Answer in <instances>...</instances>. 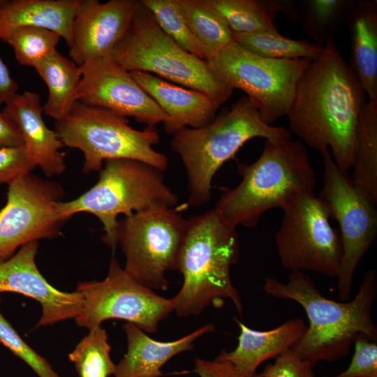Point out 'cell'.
Wrapping results in <instances>:
<instances>
[{
    "instance_id": "f546056e",
    "label": "cell",
    "mask_w": 377,
    "mask_h": 377,
    "mask_svg": "<svg viewBox=\"0 0 377 377\" xmlns=\"http://www.w3.org/2000/svg\"><path fill=\"white\" fill-rule=\"evenodd\" d=\"M111 346L101 326L89 330L87 335L68 355L79 377H108L114 375L116 364L110 357Z\"/></svg>"
},
{
    "instance_id": "f35d334b",
    "label": "cell",
    "mask_w": 377,
    "mask_h": 377,
    "mask_svg": "<svg viewBox=\"0 0 377 377\" xmlns=\"http://www.w3.org/2000/svg\"><path fill=\"white\" fill-rule=\"evenodd\" d=\"M18 85L0 57V105H4L17 93Z\"/></svg>"
},
{
    "instance_id": "5b68a950",
    "label": "cell",
    "mask_w": 377,
    "mask_h": 377,
    "mask_svg": "<svg viewBox=\"0 0 377 377\" xmlns=\"http://www.w3.org/2000/svg\"><path fill=\"white\" fill-rule=\"evenodd\" d=\"M291 135L283 127L265 124L246 96L208 124L184 128L174 134L170 147L179 156L186 170L187 205L202 206L210 200L215 174L247 141L255 138L291 139Z\"/></svg>"
},
{
    "instance_id": "8d00e7d4",
    "label": "cell",
    "mask_w": 377,
    "mask_h": 377,
    "mask_svg": "<svg viewBox=\"0 0 377 377\" xmlns=\"http://www.w3.org/2000/svg\"><path fill=\"white\" fill-rule=\"evenodd\" d=\"M193 371L200 377H257L256 373L248 372L228 361L216 358H196Z\"/></svg>"
},
{
    "instance_id": "484cf974",
    "label": "cell",
    "mask_w": 377,
    "mask_h": 377,
    "mask_svg": "<svg viewBox=\"0 0 377 377\" xmlns=\"http://www.w3.org/2000/svg\"><path fill=\"white\" fill-rule=\"evenodd\" d=\"M351 169L355 186L377 204V103H367L360 116Z\"/></svg>"
},
{
    "instance_id": "277c9868",
    "label": "cell",
    "mask_w": 377,
    "mask_h": 377,
    "mask_svg": "<svg viewBox=\"0 0 377 377\" xmlns=\"http://www.w3.org/2000/svg\"><path fill=\"white\" fill-rule=\"evenodd\" d=\"M240 183L226 190L215 209L224 221L236 228L256 227L265 213L283 209L302 191H314L316 175L309 153L300 140H266L253 163L238 164Z\"/></svg>"
},
{
    "instance_id": "7402d4cb",
    "label": "cell",
    "mask_w": 377,
    "mask_h": 377,
    "mask_svg": "<svg viewBox=\"0 0 377 377\" xmlns=\"http://www.w3.org/2000/svg\"><path fill=\"white\" fill-rule=\"evenodd\" d=\"M80 0H4L0 6V41L6 43L17 28L52 30L69 47L72 24Z\"/></svg>"
},
{
    "instance_id": "60d3db41",
    "label": "cell",
    "mask_w": 377,
    "mask_h": 377,
    "mask_svg": "<svg viewBox=\"0 0 377 377\" xmlns=\"http://www.w3.org/2000/svg\"><path fill=\"white\" fill-rule=\"evenodd\" d=\"M322 377H327V376H322Z\"/></svg>"
},
{
    "instance_id": "4316f807",
    "label": "cell",
    "mask_w": 377,
    "mask_h": 377,
    "mask_svg": "<svg viewBox=\"0 0 377 377\" xmlns=\"http://www.w3.org/2000/svg\"><path fill=\"white\" fill-rule=\"evenodd\" d=\"M355 0L294 1L293 20L320 46L334 40V35L344 22Z\"/></svg>"
},
{
    "instance_id": "9a60e30c",
    "label": "cell",
    "mask_w": 377,
    "mask_h": 377,
    "mask_svg": "<svg viewBox=\"0 0 377 377\" xmlns=\"http://www.w3.org/2000/svg\"><path fill=\"white\" fill-rule=\"evenodd\" d=\"M77 101L133 117L148 127L163 123L168 116L135 82L130 72L111 57L90 60L80 66Z\"/></svg>"
},
{
    "instance_id": "44dd1931",
    "label": "cell",
    "mask_w": 377,
    "mask_h": 377,
    "mask_svg": "<svg viewBox=\"0 0 377 377\" xmlns=\"http://www.w3.org/2000/svg\"><path fill=\"white\" fill-rule=\"evenodd\" d=\"M235 320L240 331L237 346L230 352L223 350L215 358L228 361L250 373H256L266 360L293 350L306 330L300 318H291L267 331L255 330L237 318Z\"/></svg>"
},
{
    "instance_id": "74e56055",
    "label": "cell",
    "mask_w": 377,
    "mask_h": 377,
    "mask_svg": "<svg viewBox=\"0 0 377 377\" xmlns=\"http://www.w3.org/2000/svg\"><path fill=\"white\" fill-rule=\"evenodd\" d=\"M24 145L22 135L13 121L0 110V147Z\"/></svg>"
},
{
    "instance_id": "4dcf8cb0",
    "label": "cell",
    "mask_w": 377,
    "mask_h": 377,
    "mask_svg": "<svg viewBox=\"0 0 377 377\" xmlns=\"http://www.w3.org/2000/svg\"><path fill=\"white\" fill-rule=\"evenodd\" d=\"M161 29L186 52L205 60L201 44L192 34L178 0H140Z\"/></svg>"
},
{
    "instance_id": "d4e9b609",
    "label": "cell",
    "mask_w": 377,
    "mask_h": 377,
    "mask_svg": "<svg viewBox=\"0 0 377 377\" xmlns=\"http://www.w3.org/2000/svg\"><path fill=\"white\" fill-rule=\"evenodd\" d=\"M225 20L232 34H279L275 20L279 13L287 17L290 1L279 0H208Z\"/></svg>"
},
{
    "instance_id": "b9f144b4",
    "label": "cell",
    "mask_w": 377,
    "mask_h": 377,
    "mask_svg": "<svg viewBox=\"0 0 377 377\" xmlns=\"http://www.w3.org/2000/svg\"><path fill=\"white\" fill-rule=\"evenodd\" d=\"M0 302H1V299H0Z\"/></svg>"
},
{
    "instance_id": "3957f363",
    "label": "cell",
    "mask_w": 377,
    "mask_h": 377,
    "mask_svg": "<svg viewBox=\"0 0 377 377\" xmlns=\"http://www.w3.org/2000/svg\"><path fill=\"white\" fill-rule=\"evenodd\" d=\"M187 221L176 266L183 283L171 299L174 311L182 318L196 316L211 304L221 307L228 299L242 315V301L230 277V268L239 258L236 228L215 208Z\"/></svg>"
},
{
    "instance_id": "603a6c76",
    "label": "cell",
    "mask_w": 377,
    "mask_h": 377,
    "mask_svg": "<svg viewBox=\"0 0 377 377\" xmlns=\"http://www.w3.org/2000/svg\"><path fill=\"white\" fill-rule=\"evenodd\" d=\"M345 22L350 36L348 64L369 101L377 103V1L355 0Z\"/></svg>"
},
{
    "instance_id": "4fadbf2b",
    "label": "cell",
    "mask_w": 377,
    "mask_h": 377,
    "mask_svg": "<svg viewBox=\"0 0 377 377\" xmlns=\"http://www.w3.org/2000/svg\"><path fill=\"white\" fill-rule=\"evenodd\" d=\"M76 290L83 297V307L75 320L88 330L106 320L120 319L154 333L158 323L174 311L171 299L138 283L114 257L103 280L80 283Z\"/></svg>"
},
{
    "instance_id": "83f0119b",
    "label": "cell",
    "mask_w": 377,
    "mask_h": 377,
    "mask_svg": "<svg viewBox=\"0 0 377 377\" xmlns=\"http://www.w3.org/2000/svg\"><path fill=\"white\" fill-rule=\"evenodd\" d=\"M178 1L192 34L203 47L206 61L233 41L228 24L208 0Z\"/></svg>"
},
{
    "instance_id": "d6986e66",
    "label": "cell",
    "mask_w": 377,
    "mask_h": 377,
    "mask_svg": "<svg viewBox=\"0 0 377 377\" xmlns=\"http://www.w3.org/2000/svg\"><path fill=\"white\" fill-rule=\"evenodd\" d=\"M2 111L19 129L29 156L48 177L62 174L66 168L64 147L54 131L43 118V106L38 93H17L5 104Z\"/></svg>"
},
{
    "instance_id": "1f68e13d",
    "label": "cell",
    "mask_w": 377,
    "mask_h": 377,
    "mask_svg": "<svg viewBox=\"0 0 377 377\" xmlns=\"http://www.w3.org/2000/svg\"><path fill=\"white\" fill-rule=\"evenodd\" d=\"M60 38L57 33L47 29L22 27L15 29L6 43L19 64L34 68L57 50Z\"/></svg>"
},
{
    "instance_id": "2e32d148",
    "label": "cell",
    "mask_w": 377,
    "mask_h": 377,
    "mask_svg": "<svg viewBox=\"0 0 377 377\" xmlns=\"http://www.w3.org/2000/svg\"><path fill=\"white\" fill-rule=\"evenodd\" d=\"M139 4L138 0H80L72 24L70 59L81 66L92 59L111 57Z\"/></svg>"
},
{
    "instance_id": "ac0fdd59",
    "label": "cell",
    "mask_w": 377,
    "mask_h": 377,
    "mask_svg": "<svg viewBox=\"0 0 377 377\" xmlns=\"http://www.w3.org/2000/svg\"><path fill=\"white\" fill-rule=\"evenodd\" d=\"M140 87L168 116L163 123L173 135L184 128L202 127L216 118L220 105L207 94L186 88L151 73L129 71Z\"/></svg>"
},
{
    "instance_id": "f1b7e54d",
    "label": "cell",
    "mask_w": 377,
    "mask_h": 377,
    "mask_svg": "<svg viewBox=\"0 0 377 377\" xmlns=\"http://www.w3.org/2000/svg\"><path fill=\"white\" fill-rule=\"evenodd\" d=\"M233 40L245 50L271 59H314L323 51L320 46L306 40H295L279 34L257 32L232 34Z\"/></svg>"
},
{
    "instance_id": "ffe728a7",
    "label": "cell",
    "mask_w": 377,
    "mask_h": 377,
    "mask_svg": "<svg viewBox=\"0 0 377 377\" xmlns=\"http://www.w3.org/2000/svg\"><path fill=\"white\" fill-rule=\"evenodd\" d=\"M122 327L126 336L127 351L116 364L114 377H158L162 375L161 369L170 359L191 350L196 339L215 330L214 325L208 323L175 341H161L131 323L126 322Z\"/></svg>"
},
{
    "instance_id": "d6a6232c",
    "label": "cell",
    "mask_w": 377,
    "mask_h": 377,
    "mask_svg": "<svg viewBox=\"0 0 377 377\" xmlns=\"http://www.w3.org/2000/svg\"><path fill=\"white\" fill-rule=\"evenodd\" d=\"M0 343L27 363L39 377H60L45 358L23 341L1 313Z\"/></svg>"
},
{
    "instance_id": "6da1fadb",
    "label": "cell",
    "mask_w": 377,
    "mask_h": 377,
    "mask_svg": "<svg viewBox=\"0 0 377 377\" xmlns=\"http://www.w3.org/2000/svg\"><path fill=\"white\" fill-rule=\"evenodd\" d=\"M367 94L334 40L304 71L288 112L290 132L331 156L342 170L353 167L356 130Z\"/></svg>"
},
{
    "instance_id": "e575fe53",
    "label": "cell",
    "mask_w": 377,
    "mask_h": 377,
    "mask_svg": "<svg viewBox=\"0 0 377 377\" xmlns=\"http://www.w3.org/2000/svg\"><path fill=\"white\" fill-rule=\"evenodd\" d=\"M36 167L26 147H0V185L10 184Z\"/></svg>"
},
{
    "instance_id": "7c38bea8",
    "label": "cell",
    "mask_w": 377,
    "mask_h": 377,
    "mask_svg": "<svg viewBox=\"0 0 377 377\" xmlns=\"http://www.w3.org/2000/svg\"><path fill=\"white\" fill-rule=\"evenodd\" d=\"M320 154L323 176L318 196L339 224L342 256L337 276L338 299L348 302L355 269L377 236V204L355 186L348 172L339 168L330 150Z\"/></svg>"
},
{
    "instance_id": "9c48e42d",
    "label": "cell",
    "mask_w": 377,
    "mask_h": 377,
    "mask_svg": "<svg viewBox=\"0 0 377 377\" xmlns=\"http://www.w3.org/2000/svg\"><path fill=\"white\" fill-rule=\"evenodd\" d=\"M311 60L271 59L253 54L234 40L207 61L223 84L241 89L272 125L287 115L299 82Z\"/></svg>"
},
{
    "instance_id": "e0dca14e",
    "label": "cell",
    "mask_w": 377,
    "mask_h": 377,
    "mask_svg": "<svg viewBox=\"0 0 377 377\" xmlns=\"http://www.w3.org/2000/svg\"><path fill=\"white\" fill-rule=\"evenodd\" d=\"M38 249V242H30L0 260V293H16L38 302L42 313L36 328L75 319L82 310V295L77 290L61 291L47 282L35 262Z\"/></svg>"
},
{
    "instance_id": "cb8c5ba5",
    "label": "cell",
    "mask_w": 377,
    "mask_h": 377,
    "mask_svg": "<svg viewBox=\"0 0 377 377\" xmlns=\"http://www.w3.org/2000/svg\"><path fill=\"white\" fill-rule=\"evenodd\" d=\"M34 69L48 89L43 112L55 121L61 119L77 101L75 91L82 77L81 67L56 50Z\"/></svg>"
},
{
    "instance_id": "7a4b0ae2",
    "label": "cell",
    "mask_w": 377,
    "mask_h": 377,
    "mask_svg": "<svg viewBox=\"0 0 377 377\" xmlns=\"http://www.w3.org/2000/svg\"><path fill=\"white\" fill-rule=\"evenodd\" d=\"M263 289L273 297L298 303L305 311L309 326L292 350L301 360L313 364L333 362L348 355L359 337L377 339V327L371 316L377 295L374 269L365 273L355 297L348 302L327 299L311 277L300 271L290 272L286 283L267 277Z\"/></svg>"
},
{
    "instance_id": "5bb4252c",
    "label": "cell",
    "mask_w": 377,
    "mask_h": 377,
    "mask_svg": "<svg viewBox=\"0 0 377 377\" xmlns=\"http://www.w3.org/2000/svg\"><path fill=\"white\" fill-rule=\"evenodd\" d=\"M61 186L31 172L8 185L7 201L0 210V260L41 239L57 237L64 219L59 212Z\"/></svg>"
},
{
    "instance_id": "52a82bcc",
    "label": "cell",
    "mask_w": 377,
    "mask_h": 377,
    "mask_svg": "<svg viewBox=\"0 0 377 377\" xmlns=\"http://www.w3.org/2000/svg\"><path fill=\"white\" fill-rule=\"evenodd\" d=\"M111 57L128 71H142L203 92L220 105L233 89L221 82L208 63L182 49L158 26L140 1L124 38Z\"/></svg>"
},
{
    "instance_id": "30bf717a",
    "label": "cell",
    "mask_w": 377,
    "mask_h": 377,
    "mask_svg": "<svg viewBox=\"0 0 377 377\" xmlns=\"http://www.w3.org/2000/svg\"><path fill=\"white\" fill-rule=\"evenodd\" d=\"M188 221L176 207H154L119 221L117 245L126 273L152 290L165 291V272L176 270Z\"/></svg>"
},
{
    "instance_id": "8992f818",
    "label": "cell",
    "mask_w": 377,
    "mask_h": 377,
    "mask_svg": "<svg viewBox=\"0 0 377 377\" xmlns=\"http://www.w3.org/2000/svg\"><path fill=\"white\" fill-rule=\"evenodd\" d=\"M163 173L135 159L107 160L92 187L74 200L60 202V214L66 220L79 212L94 215L103 225L104 243L114 250L119 214L128 216L154 207L177 205L178 197L165 184Z\"/></svg>"
},
{
    "instance_id": "8fae6325",
    "label": "cell",
    "mask_w": 377,
    "mask_h": 377,
    "mask_svg": "<svg viewBox=\"0 0 377 377\" xmlns=\"http://www.w3.org/2000/svg\"><path fill=\"white\" fill-rule=\"evenodd\" d=\"M275 235L281 265L290 272H312L337 278L342 256L339 232L332 228L330 212L314 191L294 195L282 209Z\"/></svg>"
},
{
    "instance_id": "ab89813d",
    "label": "cell",
    "mask_w": 377,
    "mask_h": 377,
    "mask_svg": "<svg viewBox=\"0 0 377 377\" xmlns=\"http://www.w3.org/2000/svg\"><path fill=\"white\" fill-rule=\"evenodd\" d=\"M4 0H0V6L3 3Z\"/></svg>"
},
{
    "instance_id": "ba28073f",
    "label": "cell",
    "mask_w": 377,
    "mask_h": 377,
    "mask_svg": "<svg viewBox=\"0 0 377 377\" xmlns=\"http://www.w3.org/2000/svg\"><path fill=\"white\" fill-rule=\"evenodd\" d=\"M54 131L64 147L82 152L84 173L100 171L103 162L115 158L138 160L162 172L168 166V156L154 149L160 139L156 127L136 130L127 117L104 108L76 101L56 121Z\"/></svg>"
},
{
    "instance_id": "836d02e7",
    "label": "cell",
    "mask_w": 377,
    "mask_h": 377,
    "mask_svg": "<svg viewBox=\"0 0 377 377\" xmlns=\"http://www.w3.org/2000/svg\"><path fill=\"white\" fill-rule=\"evenodd\" d=\"M354 344V353L349 365L334 377H377L376 343L360 336Z\"/></svg>"
},
{
    "instance_id": "d590c367",
    "label": "cell",
    "mask_w": 377,
    "mask_h": 377,
    "mask_svg": "<svg viewBox=\"0 0 377 377\" xmlns=\"http://www.w3.org/2000/svg\"><path fill=\"white\" fill-rule=\"evenodd\" d=\"M274 360L257 377H316L314 364L300 359L292 350Z\"/></svg>"
}]
</instances>
